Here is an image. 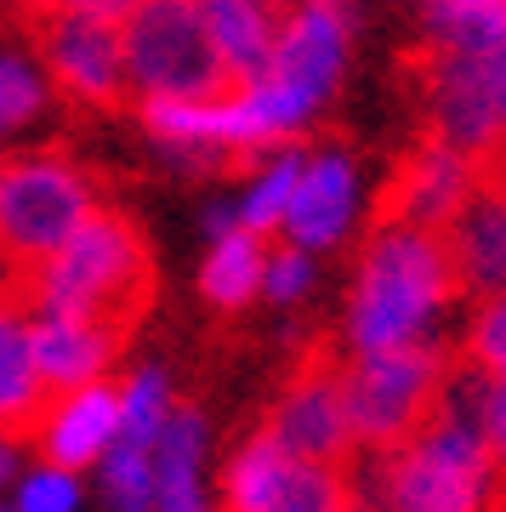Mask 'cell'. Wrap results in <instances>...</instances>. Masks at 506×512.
Returning <instances> with one entry per match:
<instances>
[{"label":"cell","instance_id":"cell-1","mask_svg":"<svg viewBox=\"0 0 506 512\" xmlns=\"http://www.w3.org/2000/svg\"><path fill=\"white\" fill-rule=\"evenodd\" d=\"M154 291H160L154 251L137 217L120 205H91L86 222L40 262L23 268L0 262V308H12L18 319H40V313L86 319L114 330L120 342L137 336L143 313L154 308Z\"/></svg>","mask_w":506,"mask_h":512},{"label":"cell","instance_id":"cell-2","mask_svg":"<svg viewBox=\"0 0 506 512\" xmlns=\"http://www.w3.org/2000/svg\"><path fill=\"white\" fill-rule=\"evenodd\" d=\"M461 296H467V279L455 268L444 228H376L359 256L347 342H353V353L421 342L427 313L461 302Z\"/></svg>","mask_w":506,"mask_h":512},{"label":"cell","instance_id":"cell-3","mask_svg":"<svg viewBox=\"0 0 506 512\" xmlns=\"http://www.w3.org/2000/svg\"><path fill=\"white\" fill-rule=\"evenodd\" d=\"M455 348L398 342V348L353 353L342 365V404L359 450H398L421 439L450 393Z\"/></svg>","mask_w":506,"mask_h":512},{"label":"cell","instance_id":"cell-4","mask_svg":"<svg viewBox=\"0 0 506 512\" xmlns=\"http://www.w3.org/2000/svg\"><path fill=\"white\" fill-rule=\"evenodd\" d=\"M120 46H126L131 92L143 97L222 103L245 92L194 0H137L120 18Z\"/></svg>","mask_w":506,"mask_h":512},{"label":"cell","instance_id":"cell-5","mask_svg":"<svg viewBox=\"0 0 506 512\" xmlns=\"http://www.w3.org/2000/svg\"><path fill=\"white\" fill-rule=\"evenodd\" d=\"M91 177L63 154L0 160V262L23 268L52 256L91 211Z\"/></svg>","mask_w":506,"mask_h":512},{"label":"cell","instance_id":"cell-6","mask_svg":"<svg viewBox=\"0 0 506 512\" xmlns=\"http://www.w3.org/2000/svg\"><path fill=\"white\" fill-rule=\"evenodd\" d=\"M23 35L35 40L40 63L52 74V86L69 97L74 109L114 114L126 109V46H120V18L91 12L80 0H63L46 18H35Z\"/></svg>","mask_w":506,"mask_h":512},{"label":"cell","instance_id":"cell-7","mask_svg":"<svg viewBox=\"0 0 506 512\" xmlns=\"http://www.w3.org/2000/svg\"><path fill=\"white\" fill-rule=\"evenodd\" d=\"M342 348L336 336H313L308 348L296 353L285 387L273 410L262 416V433L273 444H285L290 456L308 461H353V427H347V404H342Z\"/></svg>","mask_w":506,"mask_h":512},{"label":"cell","instance_id":"cell-8","mask_svg":"<svg viewBox=\"0 0 506 512\" xmlns=\"http://www.w3.org/2000/svg\"><path fill=\"white\" fill-rule=\"evenodd\" d=\"M359 507L353 461H308L256 433L222 478V512H347Z\"/></svg>","mask_w":506,"mask_h":512},{"label":"cell","instance_id":"cell-9","mask_svg":"<svg viewBox=\"0 0 506 512\" xmlns=\"http://www.w3.org/2000/svg\"><path fill=\"white\" fill-rule=\"evenodd\" d=\"M472 194V160L450 148L438 131L421 126V137L393 160L376 205H370V234L376 228H444Z\"/></svg>","mask_w":506,"mask_h":512},{"label":"cell","instance_id":"cell-10","mask_svg":"<svg viewBox=\"0 0 506 512\" xmlns=\"http://www.w3.org/2000/svg\"><path fill=\"white\" fill-rule=\"evenodd\" d=\"M29 325V359H35L40 387L63 399L74 387L97 382L103 370L126 353V342L103 325H86V319H63V313H40V319H23Z\"/></svg>","mask_w":506,"mask_h":512},{"label":"cell","instance_id":"cell-11","mask_svg":"<svg viewBox=\"0 0 506 512\" xmlns=\"http://www.w3.org/2000/svg\"><path fill=\"white\" fill-rule=\"evenodd\" d=\"M114 433H120V393L109 382H86L52 404V416H46L35 444H40V461L46 467L80 473V467H91V461L109 450Z\"/></svg>","mask_w":506,"mask_h":512},{"label":"cell","instance_id":"cell-12","mask_svg":"<svg viewBox=\"0 0 506 512\" xmlns=\"http://www.w3.org/2000/svg\"><path fill=\"white\" fill-rule=\"evenodd\" d=\"M347 211H353V165L342 154H319L313 165H302L279 228H285L290 245L313 251V245H336L342 239Z\"/></svg>","mask_w":506,"mask_h":512},{"label":"cell","instance_id":"cell-13","mask_svg":"<svg viewBox=\"0 0 506 512\" xmlns=\"http://www.w3.org/2000/svg\"><path fill=\"white\" fill-rule=\"evenodd\" d=\"M52 404L57 399L40 387L35 359H29V325L12 308H0V444L40 439Z\"/></svg>","mask_w":506,"mask_h":512},{"label":"cell","instance_id":"cell-14","mask_svg":"<svg viewBox=\"0 0 506 512\" xmlns=\"http://www.w3.org/2000/svg\"><path fill=\"white\" fill-rule=\"evenodd\" d=\"M199 450H205L199 410L171 404L154 439V507L160 512H199Z\"/></svg>","mask_w":506,"mask_h":512},{"label":"cell","instance_id":"cell-15","mask_svg":"<svg viewBox=\"0 0 506 512\" xmlns=\"http://www.w3.org/2000/svg\"><path fill=\"white\" fill-rule=\"evenodd\" d=\"M268 239L273 234H251V228H239V222L222 234V245L211 251L205 274H199V291H205L211 308L234 313L262 291V274H268Z\"/></svg>","mask_w":506,"mask_h":512},{"label":"cell","instance_id":"cell-16","mask_svg":"<svg viewBox=\"0 0 506 512\" xmlns=\"http://www.w3.org/2000/svg\"><path fill=\"white\" fill-rule=\"evenodd\" d=\"M103 490H109L114 512H148L154 507V450L148 444H131V439H114Z\"/></svg>","mask_w":506,"mask_h":512},{"label":"cell","instance_id":"cell-17","mask_svg":"<svg viewBox=\"0 0 506 512\" xmlns=\"http://www.w3.org/2000/svg\"><path fill=\"white\" fill-rule=\"evenodd\" d=\"M165 416H171V393H165V376L143 370V376H131L126 393H120V433L114 439H131V444H148L160 439Z\"/></svg>","mask_w":506,"mask_h":512},{"label":"cell","instance_id":"cell-18","mask_svg":"<svg viewBox=\"0 0 506 512\" xmlns=\"http://www.w3.org/2000/svg\"><path fill=\"white\" fill-rule=\"evenodd\" d=\"M455 359L472 370H484L489 382H506V291L501 296H484V308L472 319V330L461 336Z\"/></svg>","mask_w":506,"mask_h":512},{"label":"cell","instance_id":"cell-19","mask_svg":"<svg viewBox=\"0 0 506 512\" xmlns=\"http://www.w3.org/2000/svg\"><path fill=\"white\" fill-rule=\"evenodd\" d=\"M296 177H302V160H296V154H285L273 171H262L256 194L245 200V211H239V228H251V234H273V228L285 222V205H290V194H296Z\"/></svg>","mask_w":506,"mask_h":512},{"label":"cell","instance_id":"cell-20","mask_svg":"<svg viewBox=\"0 0 506 512\" xmlns=\"http://www.w3.org/2000/svg\"><path fill=\"white\" fill-rule=\"evenodd\" d=\"M308 279H313V268H308V251L302 245H279V251H268V274H262V285H268V296L273 302H296V296L308 291Z\"/></svg>","mask_w":506,"mask_h":512},{"label":"cell","instance_id":"cell-21","mask_svg":"<svg viewBox=\"0 0 506 512\" xmlns=\"http://www.w3.org/2000/svg\"><path fill=\"white\" fill-rule=\"evenodd\" d=\"M74 501H80V490H74V473H63V467H46L18 490V512H74Z\"/></svg>","mask_w":506,"mask_h":512},{"label":"cell","instance_id":"cell-22","mask_svg":"<svg viewBox=\"0 0 506 512\" xmlns=\"http://www.w3.org/2000/svg\"><path fill=\"white\" fill-rule=\"evenodd\" d=\"M40 109V86L35 74L18 69V63H0V126H18Z\"/></svg>","mask_w":506,"mask_h":512},{"label":"cell","instance_id":"cell-23","mask_svg":"<svg viewBox=\"0 0 506 512\" xmlns=\"http://www.w3.org/2000/svg\"><path fill=\"white\" fill-rule=\"evenodd\" d=\"M484 439L489 461L506 467V382H484Z\"/></svg>","mask_w":506,"mask_h":512},{"label":"cell","instance_id":"cell-24","mask_svg":"<svg viewBox=\"0 0 506 512\" xmlns=\"http://www.w3.org/2000/svg\"><path fill=\"white\" fill-rule=\"evenodd\" d=\"M6 6L18 12V29H29V23L46 18V12H52V6H63V0H6Z\"/></svg>","mask_w":506,"mask_h":512},{"label":"cell","instance_id":"cell-25","mask_svg":"<svg viewBox=\"0 0 506 512\" xmlns=\"http://www.w3.org/2000/svg\"><path fill=\"white\" fill-rule=\"evenodd\" d=\"M80 6H91V12H109V18H126L137 0H80Z\"/></svg>","mask_w":506,"mask_h":512},{"label":"cell","instance_id":"cell-26","mask_svg":"<svg viewBox=\"0 0 506 512\" xmlns=\"http://www.w3.org/2000/svg\"><path fill=\"white\" fill-rule=\"evenodd\" d=\"M6 473H12V456H6V444H0V484H6Z\"/></svg>","mask_w":506,"mask_h":512},{"label":"cell","instance_id":"cell-27","mask_svg":"<svg viewBox=\"0 0 506 512\" xmlns=\"http://www.w3.org/2000/svg\"><path fill=\"white\" fill-rule=\"evenodd\" d=\"M347 512H370V507H347Z\"/></svg>","mask_w":506,"mask_h":512},{"label":"cell","instance_id":"cell-28","mask_svg":"<svg viewBox=\"0 0 506 512\" xmlns=\"http://www.w3.org/2000/svg\"><path fill=\"white\" fill-rule=\"evenodd\" d=\"M12 512H18V507H12Z\"/></svg>","mask_w":506,"mask_h":512}]
</instances>
